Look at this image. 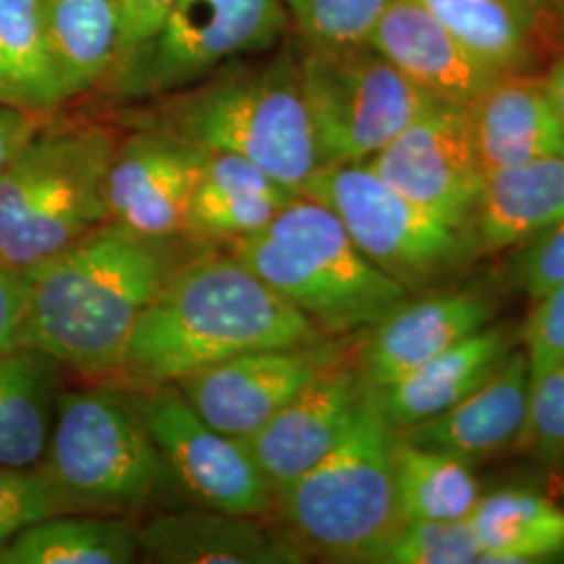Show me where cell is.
<instances>
[{
	"label": "cell",
	"mask_w": 564,
	"mask_h": 564,
	"mask_svg": "<svg viewBox=\"0 0 564 564\" xmlns=\"http://www.w3.org/2000/svg\"><path fill=\"white\" fill-rule=\"evenodd\" d=\"M523 328L524 358L531 381L564 360V281L533 300Z\"/></svg>",
	"instance_id": "obj_35"
},
{
	"label": "cell",
	"mask_w": 564,
	"mask_h": 564,
	"mask_svg": "<svg viewBox=\"0 0 564 564\" xmlns=\"http://www.w3.org/2000/svg\"><path fill=\"white\" fill-rule=\"evenodd\" d=\"M484 174L564 155V134L545 76L500 72L464 105Z\"/></svg>",
	"instance_id": "obj_17"
},
{
	"label": "cell",
	"mask_w": 564,
	"mask_h": 564,
	"mask_svg": "<svg viewBox=\"0 0 564 564\" xmlns=\"http://www.w3.org/2000/svg\"><path fill=\"white\" fill-rule=\"evenodd\" d=\"M510 274L517 289L523 291L531 302L542 297L554 284L563 282L564 223L517 247Z\"/></svg>",
	"instance_id": "obj_36"
},
{
	"label": "cell",
	"mask_w": 564,
	"mask_h": 564,
	"mask_svg": "<svg viewBox=\"0 0 564 564\" xmlns=\"http://www.w3.org/2000/svg\"><path fill=\"white\" fill-rule=\"evenodd\" d=\"M59 402V364L18 347L0 354V466H41Z\"/></svg>",
	"instance_id": "obj_25"
},
{
	"label": "cell",
	"mask_w": 564,
	"mask_h": 564,
	"mask_svg": "<svg viewBox=\"0 0 564 564\" xmlns=\"http://www.w3.org/2000/svg\"><path fill=\"white\" fill-rule=\"evenodd\" d=\"M479 544L466 521H405L381 564L479 563Z\"/></svg>",
	"instance_id": "obj_33"
},
{
	"label": "cell",
	"mask_w": 564,
	"mask_h": 564,
	"mask_svg": "<svg viewBox=\"0 0 564 564\" xmlns=\"http://www.w3.org/2000/svg\"><path fill=\"white\" fill-rule=\"evenodd\" d=\"M137 556V527L97 512L46 517L0 545V564H130Z\"/></svg>",
	"instance_id": "obj_27"
},
{
	"label": "cell",
	"mask_w": 564,
	"mask_h": 564,
	"mask_svg": "<svg viewBox=\"0 0 564 564\" xmlns=\"http://www.w3.org/2000/svg\"><path fill=\"white\" fill-rule=\"evenodd\" d=\"M368 44L433 101L466 105L500 74L475 57L419 0H393Z\"/></svg>",
	"instance_id": "obj_19"
},
{
	"label": "cell",
	"mask_w": 564,
	"mask_h": 564,
	"mask_svg": "<svg viewBox=\"0 0 564 564\" xmlns=\"http://www.w3.org/2000/svg\"><path fill=\"white\" fill-rule=\"evenodd\" d=\"M368 393L358 366L343 358L247 442L274 494H281L333 452Z\"/></svg>",
	"instance_id": "obj_15"
},
{
	"label": "cell",
	"mask_w": 564,
	"mask_h": 564,
	"mask_svg": "<svg viewBox=\"0 0 564 564\" xmlns=\"http://www.w3.org/2000/svg\"><path fill=\"white\" fill-rule=\"evenodd\" d=\"M286 535L305 556L383 563L403 524L393 477V429L372 393L333 452L276 494Z\"/></svg>",
	"instance_id": "obj_5"
},
{
	"label": "cell",
	"mask_w": 564,
	"mask_h": 564,
	"mask_svg": "<svg viewBox=\"0 0 564 564\" xmlns=\"http://www.w3.org/2000/svg\"><path fill=\"white\" fill-rule=\"evenodd\" d=\"M78 512L42 466H0V545L46 517Z\"/></svg>",
	"instance_id": "obj_32"
},
{
	"label": "cell",
	"mask_w": 564,
	"mask_h": 564,
	"mask_svg": "<svg viewBox=\"0 0 564 564\" xmlns=\"http://www.w3.org/2000/svg\"><path fill=\"white\" fill-rule=\"evenodd\" d=\"M186 258L174 241L102 223L25 272L21 347L84 377L118 375L142 312Z\"/></svg>",
	"instance_id": "obj_1"
},
{
	"label": "cell",
	"mask_w": 564,
	"mask_h": 564,
	"mask_svg": "<svg viewBox=\"0 0 564 564\" xmlns=\"http://www.w3.org/2000/svg\"><path fill=\"white\" fill-rule=\"evenodd\" d=\"M494 321V303L475 291H440L408 300L366 330L358 370L370 391L444 354Z\"/></svg>",
	"instance_id": "obj_16"
},
{
	"label": "cell",
	"mask_w": 564,
	"mask_h": 564,
	"mask_svg": "<svg viewBox=\"0 0 564 564\" xmlns=\"http://www.w3.org/2000/svg\"><path fill=\"white\" fill-rule=\"evenodd\" d=\"M485 65L527 72L535 57L538 13L524 0H419Z\"/></svg>",
	"instance_id": "obj_29"
},
{
	"label": "cell",
	"mask_w": 564,
	"mask_h": 564,
	"mask_svg": "<svg viewBox=\"0 0 564 564\" xmlns=\"http://www.w3.org/2000/svg\"><path fill=\"white\" fill-rule=\"evenodd\" d=\"M295 193L256 163L232 153L203 151L188 209V241H232L262 230Z\"/></svg>",
	"instance_id": "obj_23"
},
{
	"label": "cell",
	"mask_w": 564,
	"mask_h": 564,
	"mask_svg": "<svg viewBox=\"0 0 564 564\" xmlns=\"http://www.w3.org/2000/svg\"><path fill=\"white\" fill-rule=\"evenodd\" d=\"M517 447L540 463L564 466V360L531 381Z\"/></svg>",
	"instance_id": "obj_34"
},
{
	"label": "cell",
	"mask_w": 564,
	"mask_h": 564,
	"mask_svg": "<svg viewBox=\"0 0 564 564\" xmlns=\"http://www.w3.org/2000/svg\"><path fill=\"white\" fill-rule=\"evenodd\" d=\"M141 126L165 130L202 151L245 158L295 195H303L323 167L303 97L297 44H284L262 59L235 61L163 97Z\"/></svg>",
	"instance_id": "obj_3"
},
{
	"label": "cell",
	"mask_w": 564,
	"mask_h": 564,
	"mask_svg": "<svg viewBox=\"0 0 564 564\" xmlns=\"http://www.w3.org/2000/svg\"><path fill=\"white\" fill-rule=\"evenodd\" d=\"M41 466L78 512H137L178 485L130 395L107 387L59 393Z\"/></svg>",
	"instance_id": "obj_7"
},
{
	"label": "cell",
	"mask_w": 564,
	"mask_h": 564,
	"mask_svg": "<svg viewBox=\"0 0 564 564\" xmlns=\"http://www.w3.org/2000/svg\"><path fill=\"white\" fill-rule=\"evenodd\" d=\"M393 477L405 521H466L484 491L475 466L393 431Z\"/></svg>",
	"instance_id": "obj_30"
},
{
	"label": "cell",
	"mask_w": 564,
	"mask_h": 564,
	"mask_svg": "<svg viewBox=\"0 0 564 564\" xmlns=\"http://www.w3.org/2000/svg\"><path fill=\"white\" fill-rule=\"evenodd\" d=\"M343 358L345 349L337 339L260 349L207 366L174 384L205 423L249 442L302 389Z\"/></svg>",
	"instance_id": "obj_12"
},
{
	"label": "cell",
	"mask_w": 564,
	"mask_h": 564,
	"mask_svg": "<svg viewBox=\"0 0 564 564\" xmlns=\"http://www.w3.org/2000/svg\"><path fill=\"white\" fill-rule=\"evenodd\" d=\"M116 134L97 121L44 123L0 174V265L28 272L109 220Z\"/></svg>",
	"instance_id": "obj_6"
},
{
	"label": "cell",
	"mask_w": 564,
	"mask_h": 564,
	"mask_svg": "<svg viewBox=\"0 0 564 564\" xmlns=\"http://www.w3.org/2000/svg\"><path fill=\"white\" fill-rule=\"evenodd\" d=\"M202 162V149L160 128L141 126L118 141L109 165V220L151 241L186 239Z\"/></svg>",
	"instance_id": "obj_14"
},
{
	"label": "cell",
	"mask_w": 564,
	"mask_h": 564,
	"mask_svg": "<svg viewBox=\"0 0 564 564\" xmlns=\"http://www.w3.org/2000/svg\"><path fill=\"white\" fill-rule=\"evenodd\" d=\"M44 126V116L0 102V174L20 158Z\"/></svg>",
	"instance_id": "obj_39"
},
{
	"label": "cell",
	"mask_w": 564,
	"mask_h": 564,
	"mask_svg": "<svg viewBox=\"0 0 564 564\" xmlns=\"http://www.w3.org/2000/svg\"><path fill=\"white\" fill-rule=\"evenodd\" d=\"M468 523L479 563H540L564 552V510L533 489L484 494Z\"/></svg>",
	"instance_id": "obj_26"
},
{
	"label": "cell",
	"mask_w": 564,
	"mask_h": 564,
	"mask_svg": "<svg viewBox=\"0 0 564 564\" xmlns=\"http://www.w3.org/2000/svg\"><path fill=\"white\" fill-rule=\"evenodd\" d=\"M564 223V155L487 172L470 218L481 253L517 249Z\"/></svg>",
	"instance_id": "obj_21"
},
{
	"label": "cell",
	"mask_w": 564,
	"mask_h": 564,
	"mask_svg": "<svg viewBox=\"0 0 564 564\" xmlns=\"http://www.w3.org/2000/svg\"><path fill=\"white\" fill-rule=\"evenodd\" d=\"M226 247L330 339L372 328L412 297L364 256L333 209L307 195Z\"/></svg>",
	"instance_id": "obj_4"
},
{
	"label": "cell",
	"mask_w": 564,
	"mask_h": 564,
	"mask_svg": "<svg viewBox=\"0 0 564 564\" xmlns=\"http://www.w3.org/2000/svg\"><path fill=\"white\" fill-rule=\"evenodd\" d=\"M524 2H527L529 7H533L535 11H540V13H542V11H547V9H552L554 4H558L561 0H524Z\"/></svg>",
	"instance_id": "obj_41"
},
{
	"label": "cell",
	"mask_w": 564,
	"mask_h": 564,
	"mask_svg": "<svg viewBox=\"0 0 564 564\" xmlns=\"http://www.w3.org/2000/svg\"><path fill=\"white\" fill-rule=\"evenodd\" d=\"M67 101L48 51L42 0H0V102L46 118Z\"/></svg>",
	"instance_id": "obj_28"
},
{
	"label": "cell",
	"mask_w": 564,
	"mask_h": 564,
	"mask_svg": "<svg viewBox=\"0 0 564 564\" xmlns=\"http://www.w3.org/2000/svg\"><path fill=\"white\" fill-rule=\"evenodd\" d=\"M297 39L312 48L368 44L393 0H282Z\"/></svg>",
	"instance_id": "obj_31"
},
{
	"label": "cell",
	"mask_w": 564,
	"mask_h": 564,
	"mask_svg": "<svg viewBox=\"0 0 564 564\" xmlns=\"http://www.w3.org/2000/svg\"><path fill=\"white\" fill-rule=\"evenodd\" d=\"M144 561L162 564H300L305 554L286 533L253 517L214 508L160 512L137 527Z\"/></svg>",
	"instance_id": "obj_20"
},
{
	"label": "cell",
	"mask_w": 564,
	"mask_h": 564,
	"mask_svg": "<svg viewBox=\"0 0 564 564\" xmlns=\"http://www.w3.org/2000/svg\"><path fill=\"white\" fill-rule=\"evenodd\" d=\"M130 400L176 481L199 505L253 519L276 505L249 444L205 423L176 384L139 387Z\"/></svg>",
	"instance_id": "obj_11"
},
{
	"label": "cell",
	"mask_w": 564,
	"mask_h": 564,
	"mask_svg": "<svg viewBox=\"0 0 564 564\" xmlns=\"http://www.w3.org/2000/svg\"><path fill=\"white\" fill-rule=\"evenodd\" d=\"M364 163L410 202L470 232L485 174L464 105L431 102Z\"/></svg>",
	"instance_id": "obj_13"
},
{
	"label": "cell",
	"mask_w": 564,
	"mask_h": 564,
	"mask_svg": "<svg viewBox=\"0 0 564 564\" xmlns=\"http://www.w3.org/2000/svg\"><path fill=\"white\" fill-rule=\"evenodd\" d=\"M297 55L323 167L368 162L433 102L370 44Z\"/></svg>",
	"instance_id": "obj_10"
},
{
	"label": "cell",
	"mask_w": 564,
	"mask_h": 564,
	"mask_svg": "<svg viewBox=\"0 0 564 564\" xmlns=\"http://www.w3.org/2000/svg\"><path fill=\"white\" fill-rule=\"evenodd\" d=\"M303 195L333 209L364 256L408 293L445 281L479 256L468 230L410 202L366 163L321 167Z\"/></svg>",
	"instance_id": "obj_8"
},
{
	"label": "cell",
	"mask_w": 564,
	"mask_h": 564,
	"mask_svg": "<svg viewBox=\"0 0 564 564\" xmlns=\"http://www.w3.org/2000/svg\"><path fill=\"white\" fill-rule=\"evenodd\" d=\"M120 7L123 55L134 51L139 44L151 39L162 25L176 0H116Z\"/></svg>",
	"instance_id": "obj_38"
},
{
	"label": "cell",
	"mask_w": 564,
	"mask_h": 564,
	"mask_svg": "<svg viewBox=\"0 0 564 564\" xmlns=\"http://www.w3.org/2000/svg\"><path fill=\"white\" fill-rule=\"evenodd\" d=\"M545 80H547V88H550V95H552V101H554V107H556V113H558V121H561L564 134V41L563 46H561V53H558L556 61L552 63V69L545 76Z\"/></svg>",
	"instance_id": "obj_40"
},
{
	"label": "cell",
	"mask_w": 564,
	"mask_h": 564,
	"mask_svg": "<svg viewBox=\"0 0 564 564\" xmlns=\"http://www.w3.org/2000/svg\"><path fill=\"white\" fill-rule=\"evenodd\" d=\"M286 28L282 0H176L107 84L116 101H160L235 61L272 51Z\"/></svg>",
	"instance_id": "obj_9"
},
{
	"label": "cell",
	"mask_w": 564,
	"mask_h": 564,
	"mask_svg": "<svg viewBox=\"0 0 564 564\" xmlns=\"http://www.w3.org/2000/svg\"><path fill=\"white\" fill-rule=\"evenodd\" d=\"M330 339L228 251L188 256L142 312L120 375L170 384L249 351Z\"/></svg>",
	"instance_id": "obj_2"
},
{
	"label": "cell",
	"mask_w": 564,
	"mask_h": 564,
	"mask_svg": "<svg viewBox=\"0 0 564 564\" xmlns=\"http://www.w3.org/2000/svg\"><path fill=\"white\" fill-rule=\"evenodd\" d=\"M42 18L69 101L109 82L123 55L116 0H42Z\"/></svg>",
	"instance_id": "obj_24"
},
{
	"label": "cell",
	"mask_w": 564,
	"mask_h": 564,
	"mask_svg": "<svg viewBox=\"0 0 564 564\" xmlns=\"http://www.w3.org/2000/svg\"><path fill=\"white\" fill-rule=\"evenodd\" d=\"M28 300L25 272L0 265V354L21 347Z\"/></svg>",
	"instance_id": "obj_37"
},
{
	"label": "cell",
	"mask_w": 564,
	"mask_h": 564,
	"mask_svg": "<svg viewBox=\"0 0 564 564\" xmlns=\"http://www.w3.org/2000/svg\"><path fill=\"white\" fill-rule=\"evenodd\" d=\"M529 389L531 375L524 351H510L502 366L456 405L395 433L410 444L475 466L517 447L527 419Z\"/></svg>",
	"instance_id": "obj_18"
},
{
	"label": "cell",
	"mask_w": 564,
	"mask_h": 564,
	"mask_svg": "<svg viewBox=\"0 0 564 564\" xmlns=\"http://www.w3.org/2000/svg\"><path fill=\"white\" fill-rule=\"evenodd\" d=\"M508 354L505 330L489 324L395 383L370 393L387 424L393 431H402L464 400L502 366Z\"/></svg>",
	"instance_id": "obj_22"
}]
</instances>
